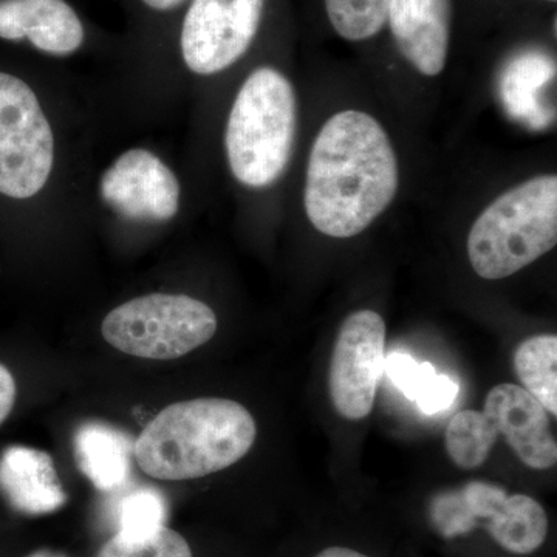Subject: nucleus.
<instances>
[{"label": "nucleus", "instance_id": "16", "mask_svg": "<svg viewBox=\"0 0 557 557\" xmlns=\"http://www.w3.org/2000/svg\"><path fill=\"white\" fill-rule=\"evenodd\" d=\"M81 471L100 491L124 485L131 472V442L108 424L87 423L75 435Z\"/></svg>", "mask_w": 557, "mask_h": 557}, {"label": "nucleus", "instance_id": "23", "mask_svg": "<svg viewBox=\"0 0 557 557\" xmlns=\"http://www.w3.org/2000/svg\"><path fill=\"white\" fill-rule=\"evenodd\" d=\"M16 381L5 366L0 364V424L9 418L16 403Z\"/></svg>", "mask_w": 557, "mask_h": 557}, {"label": "nucleus", "instance_id": "11", "mask_svg": "<svg viewBox=\"0 0 557 557\" xmlns=\"http://www.w3.org/2000/svg\"><path fill=\"white\" fill-rule=\"evenodd\" d=\"M482 412L525 467L536 471L555 467L557 443L549 413L525 388L497 384L487 394Z\"/></svg>", "mask_w": 557, "mask_h": 557}, {"label": "nucleus", "instance_id": "25", "mask_svg": "<svg viewBox=\"0 0 557 557\" xmlns=\"http://www.w3.org/2000/svg\"><path fill=\"white\" fill-rule=\"evenodd\" d=\"M314 557H369L362 555V553L357 552V549H351L347 547H330L322 549L318 556Z\"/></svg>", "mask_w": 557, "mask_h": 557}, {"label": "nucleus", "instance_id": "24", "mask_svg": "<svg viewBox=\"0 0 557 557\" xmlns=\"http://www.w3.org/2000/svg\"><path fill=\"white\" fill-rule=\"evenodd\" d=\"M189 0H137L139 9L153 16H170L185 9Z\"/></svg>", "mask_w": 557, "mask_h": 557}, {"label": "nucleus", "instance_id": "19", "mask_svg": "<svg viewBox=\"0 0 557 557\" xmlns=\"http://www.w3.org/2000/svg\"><path fill=\"white\" fill-rule=\"evenodd\" d=\"M497 437V431L485 413L461 410L446 429V450L458 468H480L490 457Z\"/></svg>", "mask_w": 557, "mask_h": 557}, {"label": "nucleus", "instance_id": "12", "mask_svg": "<svg viewBox=\"0 0 557 557\" xmlns=\"http://www.w3.org/2000/svg\"><path fill=\"white\" fill-rule=\"evenodd\" d=\"M0 39L67 58L83 49L87 30L67 0H0Z\"/></svg>", "mask_w": 557, "mask_h": 557}, {"label": "nucleus", "instance_id": "26", "mask_svg": "<svg viewBox=\"0 0 557 557\" xmlns=\"http://www.w3.org/2000/svg\"><path fill=\"white\" fill-rule=\"evenodd\" d=\"M28 557H65L60 555V553L51 552V549H39V552L33 553V555Z\"/></svg>", "mask_w": 557, "mask_h": 557}, {"label": "nucleus", "instance_id": "4", "mask_svg": "<svg viewBox=\"0 0 557 557\" xmlns=\"http://www.w3.org/2000/svg\"><path fill=\"white\" fill-rule=\"evenodd\" d=\"M557 244V177L541 175L507 190L480 214L468 237L478 276L498 281L536 262Z\"/></svg>", "mask_w": 557, "mask_h": 557}, {"label": "nucleus", "instance_id": "20", "mask_svg": "<svg viewBox=\"0 0 557 557\" xmlns=\"http://www.w3.org/2000/svg\"><path fill=\"white\" fill-rule=\"evenodd\" d=\"M391 0H325L333 28L347 40H366L383 30Z\"/></svg>", "mask_w": 557, "mask_h": 557}, {"label": "nucleus", "instance_id": "6", "mask_svg": "<svg viewBox=\"0 0 557 557\" xmlns=\"http://www.w3.org/2000/svg\"><path fill=\"white\" fill-rule=\"evenodd\" d=\"M429 519L440 536H468L485 528L512 555L537 552L548 536V516L533 497L508 494L496 483L469 482L432 498Z\"/></svg>", "mask_w": 557, "mask_h": 557}, {"label": "nucleus", "instance_id": "22", "mask_svg": "<svg viewBox=\"0 0 557 557\" xmlns=\"http://www.w3.org/2000/svg\"><path fill=\"white\" fill-rule=\"evenodd\" d=\"M97 557H193L186 539L171 528H161L156 536L141 542L113 536L102 545Z\"/></svg>", "mask_w": 557, "mask_h": 557}, {"label": "nucleus", "instance_id": "7", "mask_svg": "<svg viewBox=\"0 0 557 557\" xmlns=\"http://www.w3.org/2000/svg\"><path fill=\"white\" fill-rule=\"evenodd\" d=\"M54 166L50 121L25 81L0 72V194L30 199Z\"/></svg>", "mask_w": 557, "mask_h": 557}, {"label": "nucleus", "instance_id": "17", "mask_svg": "<svg viewBox=\"0 0 557 557\" xmlns=\"http://www.w3.org/2000/svg\"><path fill=\"white\" fill-rule=\"evenodd\" d=\"M384 372L426 416L446 412L456 401L458 384L448 375L437 373L431 362H418L406 354H391L384 362Z\"/></svg>", "mask_w": 557, "mask_h": 557}, {"label": "nucleus", "instance_id": "5", "mask_svg": "<svg viewBox=\"0 0 557 557\" xmlns=\"http://www.w3.org/2000/svg\"><path fill=\"white\" fill-rule=\"evenodd\" d=\"M218 332L214 310L186 295L139 296L110 311L102 338L123 354L143 359H177L196 350Z\"/></svg>", "mask_w": 557, "mask_h": 557}, {"label": "nucleus", "instance_id": "10", "mask_svg": "<svg viewBox=\"0 0 557 557\" xmlns=\"http://www.w3.org/2000/svg\"><path fill=\"white\" fill-rule=\"evenodd\" d=\"M100 194L116 214L134 222H168L180 209L177 175L143 148L126 150L110 164L102 174Z\"/></svg>", "mask_w": 557, "mask_h": 557}, {"label": "nucleus", "instance_id": "15", "mask_svg": "<svg viewBox=\"0 0 557 557\" xmlns=\"http://www.w3.org/2000/svg\"><path fill=\"white\" fill-rule=\"evenodd\" d=\"M555 76V62L537 51H528L509 62L500 91L511 115L531 124L534 129L548 126L555 119V110L542 102V91Z\"/></svg>", "mask_w": 557, "mask_h": 557}, {"label": "nucleus", "instance_id": "8", "mask_svg": "<svg viewBox=\"0 0 557 557\" xmlns=\"http://www.w3.org/2000/svg\"><path fill=\"white\" fill-rule=\"evenodd\" d=\"M267 0H189L178 25V53L194 75H218L244 58L258 36Z\"/></svg>", "mask_w": 557, "mask_h": 557}, {"label": "nucleus", "instance_id": "14", "mask_svg": "<svg viewBox=\"0 0 557 557\" xmlns=\"http://www.w3.org/2000/svg\"><path fill=\"white\" fill-rule=\"evenodd\" d=\"M0 491L11 507L27 516L50 515L67 502L53 458L28 446H10L3 450Z\"/></svg>", "mask_w": 557, "mask_h": 557}, {"label": "nucleus", "instance_id": "3", "mask_svg": "<svg viewBox=\"0 0 557 557\" xmlns=\"http://www.w3.org/2000/svg\"><path fill=\"white\" fill-rule=\"evenodd\" d=\"M296 132V95L278 70L249 73L231 108L225 148L234 177L267 188L287 168Z\"/></svg>", "mask_w": 557, "mask_h": 557}, {"label": "nucleus", "instance_id": "1", "mask_svg": "<svg viewBox=\"0 0 557 557\" xmlns=\"http://www.w3.org/2000/svg\"><path fill=\"white\" fill-rule=\"evenodd\" d=\"M398 185L397 156L386 131L368 113L346 110L319 132L307 168L304 203L314 228L348 239L386 211Z\"/></svg>", "mask_w": 557, "mask_h": 557}, {"label": "nucleus", "instance_id": "9", "mask_svg": "<svg viewBox=\"0 0 557 557\" xmlns=\"http://www.w3.org/2000/svg\"><path fill=\"white\" fill-rule=\"evenodd\" d=\"M386 362V322L373 310H359L344 319L333 347L329 391L333 406L347 420L372 412Z\"/></svg>", "mask_w": 557, "mask_h": 557}, {"label": "nucleus", "instance_id": "18", "mask_svg": "<svg viewBox=\"0 0 557 557\" xmlns=\"http://www.w3.org/2000/svg\"><path fill=\"white\" fill-rule=\"evenodd\" d=\"M557 338L531 336L515 351V369L523 388L553 417L557 416Z\"/></svg>", "mask_w": 557, "mask_h": 557}, {"label": "nucleus", "instance_id": "21", "mask_svg": "<svg viewBox=\"0 0 557 557\" xmlns=\"http://www.w3.org/2000/svg\"><path fill=\"white\" fill-rule=\"evenodd\" d=\"M166 500L159 491L149 487L135 491L121 504L116 536L129 542L146 541L166 527Z\"/></svg>", "mask_w": 557, "mask_h": 557}, {"label": "nucleus", "instance_id": "2", "mask_svg": "<svg viewBox=\"0 0 557 557\" xmlns=\"http://www.w3.org/2000/svg\"><path fill=\"white\" fill-rule=\"evenodd\" d=\"M258 435L255 418L226 398L174 403L143 429L134 456L143 472L182 482L207 478L240 461Z\"/></svg>", "mask_w": 557, "mask_h": 557}, {"label": "nucleus", "instance_id": "27", "mask_svg": "<svg viewBox=\"0 0 557 557\" xmlns=\"http://www.w3.org/2000/svg\"><path fill=\"white\" fill-rule=\"evenodd\" d=\"M548 2H556V0H548Z\"/></svg>", "mask_w": 557, "mask_h": 557}, {"label": "nucleus", "instance_id": "13", "mask_svg": "<svg viewBox=\"0 0 557 557\" xmlns=\"http://www.w3.org/2000/svg\"><path fill=\"white\" fill-rule=\"evenodd\" d=\"M450 0H391L387 21L398 49L426 76H437L448 60Z\"/></svg>", "mask_w": 557, "mask_h": 557}]
</instances>
